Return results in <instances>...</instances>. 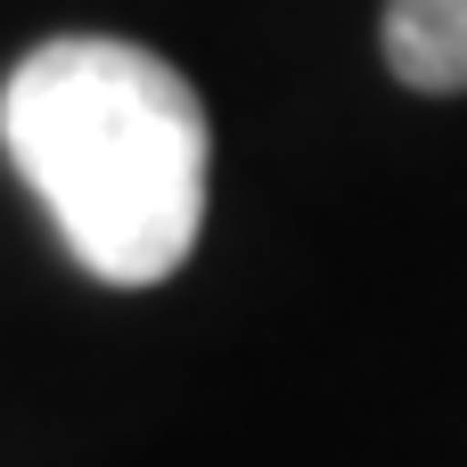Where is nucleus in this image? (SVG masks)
<instances>
[{"label":"nucleus","instance_id":"1","mask_svg":"<svg viewBox=\"0 0 467 467\" xmlns=\"http://www.w3.org/2000/svg\"><path fill=\"white\" fill-rule=\"evenodd\" d=\"M0 148L107 287H156L205 230V107L140 41L66 33L0 82Z\"/></svg>","mask_w":467,"mask_h":467},{"label":"nucleus","instance_id":"2","mask_svg":"<svg viewBox=\"0 0 467 467\" xmlns=\"http://www.w3.org/2000/svg\"><path fill=\"white\" fill-rule=\"evenodd\" d=\"M386 66L410 90H467V0H386Z\"/></svg>","mask_w":467,"mask_h":467}]
</instances>
